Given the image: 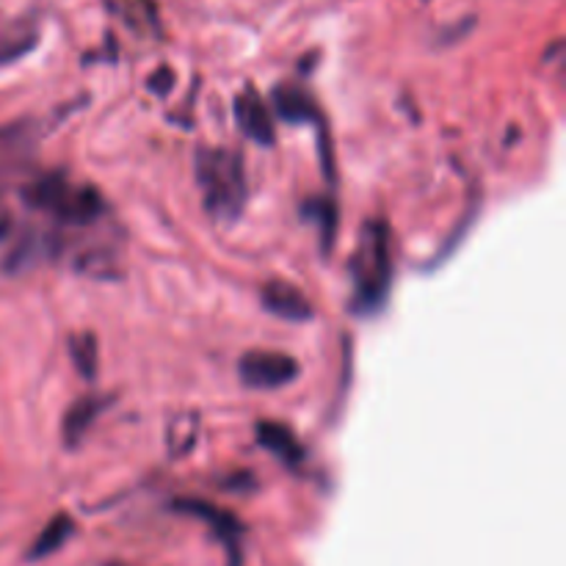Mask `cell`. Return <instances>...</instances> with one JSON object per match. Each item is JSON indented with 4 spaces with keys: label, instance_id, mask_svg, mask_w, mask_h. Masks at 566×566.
Wrapping results in <instances>:
<instances>
[{
    "label": "cell",
    "instance_id": "6da1fadb",
    "mask_svg": "<svg viewBox=\"0 0 566 566\" xmlns=\"http://www.w3.org/2000/svg\"><path fill=\"white\" fill-rule=\"evenodd\" d=\"M352 307L357 313L370 315L376 310H381L392 282L390 227L381 219L365 221L363 230H359L357 252H354L352 260Z\"/></svg>",
    "mask_w": 566,
    "mask_h": 566
},
{
    "label": "cell",
    "instance_id": "7a4b0ae2",
    "mask_svg": "<svg viewBox=\"0 0 566 566\" xmlns=\"http://www.w3.org/2000/svg\"><path fill=\"white\" fill-rule=\"evenodd\" d=\"M197 180L202 186L205 210L219 224H232L243 213L249 188L243 158L232 149H199L197 153Z\"/></svg>",
    "mask_w": 566,
    "mask_h": 566
},
{
    "label": "cell",
    "instance_id": "3957f363",
    "mask_svg": "<svg viewBox=\"0 0 566 566\" xmlns=\"http://www.w3.org/2000/svg\"><path fill=\"white\" fill-rule=\"evenodd\" d=\"M22 199L28 208L50 213L61 224L86 227L103 216L105 202L92 186H72L61 171L36 177L22 188Z\"/></svg>",
    "mask_w": 566,
    "mask_h": 566
},
{
    "label": "cell",
    "instance_id": "277c9868",
    "mask_svg": "<svg viewBox=\"0 0 566 566\" xmlns=\"http://www.w3.org/2000/svg\"><path fill=\"white\" fill-rule=\"evenodd\" d=\"M302 368L291 354L265 352V348H252L238 359V376L252 390H280L291 381L298 379Z\"/></svg>",
    "mask_w": 566,
    "mask_h": 566
},
{
    "label": "cell",
    "instance_id": "5b68a950",
    "mask_svg": "<svg viewBox=\"0 0 566 566\" xmlns=\"http://www.w3.org/2000/svg\"><path fill=\"white\" fill-rule=\"evenodd\" d=\"M175 509L177 512H186V514H193V517L205 520V523L216 531V536L224 542L227 551H230V566H241V545H238V542H241L243 528L235 520V514L224 512V509L205 501H177Z\"/></svg>",
    "mask_w": 566,
    "mask_h": 566
},
{
    "label": "cell",
    "instance_id": "8992f818",
    "mask_svg": "<svg viewBox=\"0 0 566 566\" xmlns=\"http://www.w3.org/2000/svg\"><path fill=\"white\" fill-rule=\"evenodd\" d=\"M235 119L241 125V130L252 138L254 144H263V147H271L274 144V114L265 105V99L254 92L252 86L243 88L235 97Z\"/></svg>",
    "mask_w": 566,
    "mask_h": 566
},
{
    "label": "cell",
    "instance_id": "52a82bcc",
    "mask_svg": "<svg viewBox=\"0 0 566 566\" xmlns=\"http://www.w3.org/2000/svg\"><path fill=\"white\" fill-rule=\"evenodd\" d=\"M260 302H263V307L271 315H276L282 321L302 324V321L313 318V304H310V298L285 280L265 282L263 291H260Z\"/></svg>",
    "mask_w": 566,
    "mask_h": 566
},
{
    "label": "cell",
    "instance_id": "ba28073f",
    "mask_svg": "<svg viewBox=\"0 0 566 566\" xmlns=\"http://www.w3.org/2000/svg\"><path fill=\"white\" fill-rule=\"evenodd\" d=\"M271 103H274V111L280 114V119L291 122V125L321 122L313 97H310L302 86H293V83H280V86L274 88V97H271Z\"/></svg>",
    "mask_w": 566,
    "mask_h": 566
},
{
    "label": "cell",
    "instance_id": "9c48e42d",
    "mask_svg": "<svg viewBox=\"0 0 566 566\" xmlns=\"http://www.w3.org/2000/svg\"><path fill=\"white\" fill-rule=\"evenodd\" d=\"M254 440L271 451L274 457H280L282 462L296 468L298 462H304V448L298 446V440L293 437V431L282 423H271V420H263V423L254 426Z\"/></svg>",
    "mask_w": 566,
    "mask_h": 566
},
{
    "label": "cell",
    "instance_id": "30bf717a",
    "mask_svg": "<svg viewBox=\"0 0 566 566\" xmlns=\"http://www.w3.org/2000/svg\"><path fill=\"white\" fill-rule=\"evenodd\" d=\"M103 409H105V401L97 396H86L81 398V401L72 403L64 415V423H61V437H64L66 446L70 448L81 446L83 437H86V431L92 429L94 420L103 415Z\"/></svg>",
    "mask_w": 566,
    "mask_h": 566
},
{
    "label": "cell",
    "instance_id": "8fae6325",
    "mask_svg": "<svg viewBox=\"0 0 566 566\" xmlns=\"http://www.w3.org/2000/svg\"><path fill=\"white\" fill-rule=\"evenodd\" d=\"M199 437V415L197 412H180L169 420L166 426V451L175 459L186 457L197 448Z\"/></svg>",
    "mask_w": 566,
    "mask_h": 566
},
{
    "label": "cell",
    "instance_id": "7c38bea8",
    "mask_svg": "<svg viewBox=\"0 0 566 566\" xmlns=\"http://www.w3.org/2000/svg\"><path fill=\"white\" fill-rule=\"evenodd\" d=\"M36 44L39 31L33 25H28V22L0 31V66H9L14 64V61H20L22 55L31 53Z\"/></svg>",
    "mask_w": 566,
    "mask_h": 566
},
{
    "label": "cell",
    "instance_id": "4fadbf2b",
    "mask_svg": "<svg viewBox=\"0 0 566 566\" xmlns=\"http://www.w3.org/2000/svg\"><path fill=\"white\" fill-rule=\"evenodd\" d=\"M72 534H75V523H72V517L59 514V517H53L48 525H44V531L36 536L28 558H48L50 553L61 551V547L70 542Z\"/></svg>",
    "mask_w": 566,
    "mask_h": 566
},
{
    "label": "cell",
    "instance_id": "5bb4252c",
    "mask_svg": "<svg viewBox=\"0 0 566 566\" xmlns=\"http://www.w3.org/2000/svg\"><path fill=\"white\" fill-rule=\"evenodd\" d=\"M33 147L31 127L25 122H17V125H3L0 127V166L20 164Z\"/></svg>",
    "mask_w": 566,
    "mask_h": 566
},
{
    "label": "cell",
    "instance_id": "9a60e30c",
    "mask_svg": "<svg viewBox=\"0 0 566 566\" xmlns=\"http://www.w3.org/2000/svg\"><path fill=\"white\" fill-rule=\"evenodd\" d=\"M70 354L72 363H75V370L83 376V379H94L97 376L99 365V346L97 337L92 332H81L70 340Z\"/></svg>",
    "mask_w": 566,
    "mask_h": 566
},
{
    "label": "cell",
    "instance_id": "2e32d148",
    "mask_svg": "<svg viewBox=\"0 0 566 566\" xmlns=\"http://www.w3.org/2000/svg\"><path fill=\"white\" fill-rule=\"evenodd\" d=\"M105 6L136 31H147L155 25V14L147 0H105Z\"/></svg>",
    "mask_w": 566,
    "mask_h": 566
},
{
    "label": "cell",
    "instance_id": "e0dca14e",
    "mask_svg": "<svg viewBox=\"0 0 566 566\" xmlns=\"http://www.w3.org/2000/svg\"><path fill=\"white\" fill-rule=\"evenodd\" d=\"M304 213L310 219H315L321 224V235H324V247H332V238H335V224H337V208L329 202V199H318V202L307 205Z\"/></svg>",
    "mask_w": 566,
    "mask_h": 566
},
{
    "label": "cell",
    "instance_id": "ac0fdd59",
    "mask_svg": "<svg viewBox=\"0 0 566 566\" xmlns=\"http://www.w3.org/2000/svg\"><path fill=\"white\" fill-rule=\"evenodd\" d=\"M111 263H114V260H111L108 254L97 252V254H86V258H81L77 269L88 276H114L116 271L111 269Z\"/></svg>",
    "mask_w": 566,
    "mask_h": 566
},
{
    "label": "cell",
    "instance_id": "d6986e66",
    "mask_svg": "<svg viewBox=\"0 0 566 566\" xmlns=\"http://www.w3.org/2000/svg\"><path fill=\"white\" fill-rule=\"evenodd\" d=\"M11 232H14V210H11V205L0 193V243L9 241Z\"/></svg>",
    "mask_w": 566,
    "mask_h": 566
}]
</instances>
